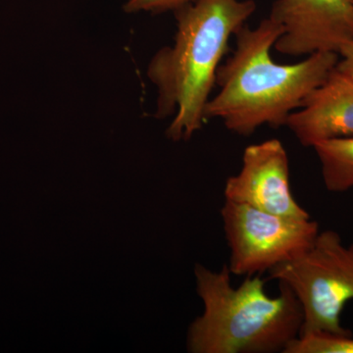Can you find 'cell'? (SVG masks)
Here are the masks:
<instances>
[{"instance_id": "cell-1", "label": "cell", "mask_w": 353, "mask_h": 353, "mask_svg": "<svg viewBox=\"0 0 353 353\" xmlns=\"http://www.w3.org/2000/svg\"><path fill=\"white\" fill-rule=\"evenodd\" d=\"M284 28L271 17L254 29L236 34L233 55L216 76L219 92L209 99L205 118H219L229 131L248 137L263 125L285 126L288 118L336 68L339 54L315 52L296 64H279L271 57Z\"/></svg>"}, {"instance_id": "cell-2", "label": "cell", "mask_w": 353, "mask_h": 353, "mask_svg": "<svg viewBox=\"0 0 353 353\" xmlns=\"http://www.w3.org/2000/svg\"><path fill=\"white\" fill-rule=\"evenodd\" d=\"M255 10L254 0H194L175 11V43L158 51L148 70L158 88L157 117L174 115L168 138L189 139L201 129L230 39Z\"/></svg>"}, {"instance_id": "cell-3", "label": "cell", "mask_w": 353, "mask_h": 353, "mask_svg": "<svg viewBox=\"0 0 353 353\" xmlns=\"http://www.w3.org/2000/svg\"><path fill=\"white\" fill-rule=\"evenodd\" d=\"M194 275L204 311L188 332L190 352H284L301 334L303 308L284 283L270 296L259 275L246 276L234 288L228 265L216 272L196 264Z\"/></svg>"}, {"instance_id": "cell-4", "label": "cell", "mask_w": 353, "mask_h": 353, "mask_svg": "<svg viewBox=\"0 0 353 353\" xmlns=\"http://www.w3.org/2000/svg\"><path fill=\"white\" fill-rule=\"evenodd\" d=\"M269 278L284 283L299 299L303 313L301 334H352L341 326V315L353 299V243L343 245L339 233L319 232L307 252L274 267Z\"/></svg>"}, {"instance_id": "cell-5", "label": "cell", "mask_w": 353, "mask_h": 353, "mask_svg": "<svg viewBox=\"0 0 353 353\" xmlns=\"http://www.w3.org/2000/svg\"><path fill=\"white\" fill-rule=\"evenodd\" d=\"M221 216L234 275H259L296 259L319 234V225L310 218L274 214L228 199Z\"/></svg>"}, {"instance_id": "cell-6", "label": "cell", "mask_w": 353, "mask_h": 353, "mask_svg": "<svg viewBox=\"0 0 353 353\" xmlns=\"http://www.w3.org/2000/svg\"><path fill=\"white\" fill-rule=\"evenodd\" d=\"M272 19L284 28L275 48L285 55L336 52L353 41L350 0H276Z\"/></svg>"}, {"instance_id": "cell-7", "label": "cell", "mask_w": 353, "mask_h": 353, "mask_svg": "<svg viewBox=\"0 0 353 353\" xmlns=\"http://www.w3.org/2000/svg\"><path fill=\"white\" fill-rule=\"evenodd\" d=\"M224 194L228 201L248 204L274 214L310 218L292 194L289 157L277 139L245 148L241 171L228 178Z\"/></svg>"}, {"instance_id": "cell-8", "label": "cell", "mask_w": 353, "mask_h": 353, "mask_svg": "<svg viewBox=\"0 0 353 353\" xmlns=\"http://www.w3.org/2000/svg\"><path fill=\"white\" fill-rule=\"evenodd\" d=\"M285 126L303 146L353 136V81L336 68L315 88Z\"/></svg>"}, {"instance_id": "cell-9", "label": "cell", "mask_w": 353, "mask_h": 353, "mask_svg": "<svg viewBox=\"0 0 353 353\" xmlns=\"http://www.w3.org/2000/svg\"><path fill=\"white\" fill-rule=\"evenodd\" d=\"M321 164L325 187L332 192L353 188V136L327 139L312 146Z\"/></svg>"}, {"instance_id": "cell-10", "label": "cell", "mask_w": 353, "mask_h": 353, "mask_svg": "<svg viewBox=\"0 0 353 353\" xmlns=\"http://www.w3.org/2000/svg\"><path fill=\"white\" fill-rule=\"evenodd\" d=\"M283 353H353V336L325 332L301 334Z\"/></svg>"}, {"instance_id": "cell-11", "label": "cell", "mask_w": 353, "mask_h": 353, "mask_svg": "<svg viewBox=\"0 0 353 353\" xmlns=\"http://www.w3.org/2000/svg\"><path fill=\"white\" fill-rule=\"evenodd\" d=\"M194 0H129L125 6L126 12L150 11L153 13L178 10L181 7L192 3Z\"/></svg>"}, {"instance_id": "cell-12", "label": "cell", "mask_w": 353, "mask_h": 353, "mask_svg": "<svg viewBox=\"0 0 353 353\" xmlns=\"http://www.w3.org/2000/svg\"><path fill=\"white\" fill-rule=\"evenodd\" d=\"M336 69L353 81V41L343 44L339 51V61Z\"/></svg>"}, {"instance_id": "cell-13", "label": "cell", "mask_w": 353, "mask_h": 353, "mask_svg": "<svg viewBox=\"0 0 353 353\" xmlns=\"http://www.w3.org/2000/svg\"><path fill=\"white\" fill-rule=\"evenodd\" d=\"M350 1H352V6H353V0H350Z\"/></svg>"}]
</instances>
